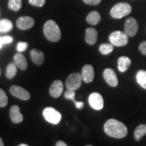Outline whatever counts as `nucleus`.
Masks as SVG:
<instances>
[{"mask_svg":"<svg viewBox=\"0 0 146 146\" xmlns=\"http://www.w3.org/2000/svg\"><path fill=\"white\" fill-rule=\"evenodd\" d=\"M136 79L139 85L143 89H146V71L144 70H139L136 74Z\"/></svg>","mask_w":146,"mask_h":146,"instance_id":"22","label":"nucleus"},{"mask_svg":"<svg viewBox=\"0 0 146 146\" xmlns=\"http://www.w3.org/2000/svg\"><path fill=\"white\" fill-rule=\"evenodd\" d=\"M0 76H1V69H0Z\"/></svg>","mask_w":146,"mask_h":146,"instance_id":"38","label":"nucleus"},{"mask_svg":"<svg viewBox=\"0 0 146 146\" xmlns=\"http://www.w3.org/2000/svg\"><path fill=\"white\" fill-rule=\"evenodd\" d=\"M13 28V24L8 19H2L0 21V33H5L10 32Z\"/></svg>","mask_w":146,"mask_h":146,"instance_id":"21","label":"nucleus"},{"mask_svg":"<svg viewBox=\"0 0 146 146\" xmlns=\"http://www.w3.org/2000/svg\"><path fill=\"white\" fill-rule=\"evenodd\" d=\"M100 52L103 55H108L114 50V45L112 43H102L99 47Z\"/></svg>","mask_w":146,"mask_h":146,"instance_id":"24","label":"nucleus"},{"mask_svg":"<svg viewBox=\"0 0 146 146\" xmlns=\"http://www.w3.org/2000/svg\"><path fill=\"white\" fill-rule=\"evenodd\" d=\"M28 47V43L26 42H19L17 45V50L19 52H23Z\"/></svg>","mask_w":146,"mask_h":146,"instance_id":"29","label":"nucleus"},{"mask_svg":"<svg viewBox=\"0 0 146 146\" xmlns=\"http://www.w3.org/2000/svg\"><path fill=\"white\" fill-rule=\"evenodd\" d=\"M131 64V60L127 56H121L118 60V68L120 72H125Z\"/></svg>","mask_w":146,"mask_h":146,"instance_id":"18","label":"nucleus"},{"mask_svg":"<svg viewBox=\"0 0 146 146\" xmlns=\"http://www.w3.org/2000/svg\"><path fill=\"white\" fill-rule=\"evenodd\" d=\"M124 29H125V33L128 36H134L137 34L139 29L137 22L134 18H129L125 21Z\"/></svg>","mask_w":146,"mask_h":146,"instance_id":"7","label":"nucleus"},{"mask_svg":"<svg viewBox=\"0 0 146 146\" xmlns=\"http://www.w3.org/2000/svg\"><path fill=\"white\" fill-rule=\"evenodd\" d=\"M35 25L34 19L31 16H21L16 21V26L23 31L31 29Z\"/></svg>","mask_w":146,"mask_h":146,"instance_id":"10","label":"nucleus"},{"mask_svg":"<svg viewBox=\"0 0 146 146\" xmlns=\"http://www.w3.org/2000/svg\"><path fill=\"white\" fill-rule=\"evenodd\" d=\"M110 42L116 47L125 46L129 42V36L125 33L120 31L112 32L109 36Z\"/></svg>","mask_w":146,"mask_h":146,"instance_id":"4","label":"nucleus"},{"mask_svg":"<svg viewBox=\"0 0 146 146\" xmlns=\"http://www.w3.org/2000/svg\"><path fill=\"white\" fill-rule=\"evenodd\" d=\"M146 134V125H140L136 127L134 131L135 139L140 141L142 137Z\"/></svg>","mask_w":146,"mask_h":146,"instance_id":"23","label":"nucleus"},{"mask_svg":"<svg viewBox=\"0 0 146 146\" xmlns=\"http://www.w3.org/2000/svg\"><path fill=\"white\" fill-rule=\"evenodd\" d=\"M56 146H68V145H67L66 144L62 141H58L57 143H56Z\"/></svg>","mask_w":146,"mask_h":146,"instance_id":"33","label":"nucleus"},{"mask_svg":"<svg viewBox=\"0 0 146 146\" xmlns=\"http://www.w3.org/2000/svg\"><path fill=\"white\" fill-rule=\"evenodd\" d=\"M31 58L32 61L37 66H41L44 62V54L43 52L37 49H33L30 52Z\"/></svg>","mask_w":146,"mask_h":146,"instance_id":"15","label":"nucleus"},{"mask_svg":"<svg viewBox=\"0 0 146 146\" xmlns=\"http://www.w3.org/2000/svg\"><path fill=\"white\" fill-rule=\"evenodd\" d=\"M104 129L108 135L116 139L124 138L128 133L127 128L125 124L113 118L106 122Z\"/></svg>","mask_w":146,"mask_h":146,"instance_id":"1","label":"nucleus"},{"mask_svg":"<svg viewBox=\"0 0 146 146\" xmlns=\"http://www.w3.org/2000/svg\"><path fill=\"white\" fill-rule=\"evenodd\" d=\"M104 78L106 82L110 86L115 87L118 85V80L114 70L112 68H106L104 71Z\"/></svg>","mask_w":146,"mask_h":146,"instance_id":"11","label":"nucleus"},{"mask_svg":"<svg viewBox=\"0 0 146 146\" xmlns=\"http://www.w3.org/2000/svg\"><path fill=\"white\" fill-rule=\"evenodd\" d=\"M43 115L47 122L53 125H57L62 118L61 114L56 109L51 107H47L43 110Z\"/></svg>","mask_w":146,"mask_h":146,"instance_id":"5","label":"nucleus"},{"mask_svg":"<svg viewBox=\"0 0 146 146\" xmlns=\"http://www.w3.org/2000/svg\"><path fill=\"white\" fill-rule=\"evenodd\" d=\"M84 3L90 5H97L101 3L102 0H83Z\"/></svg>","mask_w":146,"mask_h":146,"instance_id":"31","label":"nucleus"},{"mask_svg":"<svg viewBox=\"0 0 146 146\" xmlns=\"http://www.w3.org/2000/svg\"><path fill=\"white\" fill-rule=\"evenodd\" d=\"M74 96H75V92L74 90H71V89H68L64 94V97L67 100H72L78 109H82L84 106V103L83 102H76Z\"/></svg>","mask_w":146,"mask_h":146,"instance_id":"20","label":"nucleus"},{"mask_svg":"<svg viewBox=\"0 0 146 146\" xmlns=\"http://www.w3.org/2000/svg\"><path fill=\"white\" fill-rule=\"evenodd\" d=\"M83 81L86 83H91L94 81L95 77V72L94 67L91 65L86 64L83 67L81 72Z\"/></svg>","mask_w":146,"mask_h":146,"instance_id":"12","label":"nucleus"},{"mask_svg":"<svg viewBox=\"0 0 146 146\" xmlns=\"http://www.w3.org/2000/svg\"><path fill=\"white\" fill-rule=\"evenodd\" d=\"M10 119L14 123L18 124L23 120V115L20 112V108L18 106H13L10 110Z\"/></svg>","mask_w":146,"mask_h":146,"instance_id":"16","label":"nucleus"},{"mask_svg":"<svg viewBox=\"0 0 146 146\" xmlns=\"http://www.w3.org/2000/svg\"><path fill=\"white\" fill-rule=\"evenodd\" d=\"M82 81L83 78L81 74L78 72L72 73L68 76L66 81V86L68 89L75 91L81 87Z\"/></svg>","mask_w":146,"mask_h":146,"instance_id":"6","label":"nucleus"},{"mask_svg":"<svg viewBox=\"0 0 146 146\" xmlns=\"http://www.w3.org/2000/svg\"><path fill=\"white\" fill-rule=\"evenodd\" d=\"M0 146H4V144H3L2 139L0 137Z\"/></svg>","mask_w":146,"mask_h":146,"instance_id":"35","label":"nucleus"},{"mask_svg":"<svg viewBox=\"0 0 146 146\" xmlns=\"http://www.w3.org/2000/svg\"><path fill=\"white\" fill-rule=\"evenodd\" d=\"M2 40L3 44H7V43H10L11 42H12L13 39H12V36H5L2 37Z\"/></svg>","mask_w":146,"mask_h":146,"instance_id":"32","label":"nucleus"},{"mask_svg":"<svg viewBox=\"0 0 146 146\" xmlns=\"http://www.w3.org/2000/svg\"><path fill=\"white\" fill-rule=\"evenodd\" d=\"M86 21L89 25H96L101 21V15L97 11H92L87 15Z\"/></svg>","mask_w":146,"mask_h":146,"instance_id":"19","label":"nucleus"},{"mask_svg":"<svg viewBox=\"0 0 146 146\" xmlns=\"http://www.w3.org/2000/svg\"><path fill=\"white\" fill-rule=\"evenodd\" d=\"M43 33L47 39L52 42H58L61 39V31L56 22L50 20L43 26Z\"/></svg>","mask_w":146,"mask_h":146,"instance_id":"2","label":"nucleus"},{"mask_svg":"<svg viewBox=\"0 0 146 146\" xmlns=\"http://www.w3.org/2000/svg\"><path fill=\"white\" fill-rule=\"evenodd\" d=\"M132 11V7L130 4L125 2L116 3L110 10V15L115 19H120L127 16Z\"/></svg>","mask_w":146,"mask_h":146,"instance_id":"3","label":"nucleus"},{"mask_svg":"<svg viewBox=\"0 0 146 146\" xmlns=\"http://www.w3.org/2000/svg\"><path fill=\"white\" fill-rule=\"evenodd\" d=\"M30 4L36 7H43L45 3V0H29Z\"/></svg>","mask_w":146,"mask_h":146,"instance_id":"28","label":"nucleus"},{"mask_svg":"<svg viewBox=\"0 0 146 146\" xmlns=\"http://www.w3.org/2000/svg\"><path fill=\"white\" fill-rule=\"evenodd\" d=\"M64 90L63 83L60 80H56L53 82L50 87V96L54 98H59L62 94Z\"/></svg>","mask_w":146,"mask_h":146,"instance_id":"13","label":"nucleus"},{"mask_svg":"<svg viewBox=\"0 0 146 146\" xmlns=\"http://www.w3.org/2000/svg\"><path fill=\"white\" fill-rule=\"evenodd\" d=\"M86 146H93V145H86Z\"/></svg>","mask_w":146,"mask_h":146,"instance_id":"37","label":"nucleus"},{"mask_svg":"<svg viewBox=\"0 0 146 146\" xmlns=\"http://www.w3.org/2000/svg\"><path fill=\"white\" fill-rule=\"evenodd\" d=\"M22 7V0H9L8 8L10 10L17 12Z\"/></svg>","mask_w":146,"mask_h":146,"instance_id":"26","label":"nucleus"},{"mask_svg":"<svg viewBox=\"0 0 146 146\" xmlns=\"http://www.w3.org/2000/svg\"><path fill=\"white\" fill-rule=\"evenodd\" d=\"M8 97L2 89H0V107L4 108L8 104Z\"/></svg>","mask_w":146,"mask_h":146,"instance_id":"27","label":"nucleus"},{"mask_svg":"<svg viewBox=\"0 0 146 146\" xmlns=\"http://www.w3.org/2000/svg\"><path fill=\"white\" fill-rule=\"evenodd\" d=\"M16 66L14 63H10L6 68V72H5V75L6 77L11 79V78H14L15 76L16 72H17V69H16Z\"/></svg>","mask_w":146,"mask_h":146,"instance_id":"25","label":"nucleus"},{"mask_svg":"<svg viewBox=\"0 0 146 146\" xmlns=\"http://www.w3.org/2000/svg\"><path fill=\"white\" fill-rule=\"evenodd\" d=\"M89 103L91 108L96 110H100L104 108L103 97L98 93H93L89 97Z\"/></svg>","mask_w":146,"mask_h":146,"instance_id":"9","label":"nucleus"},{"mask_svg":"<svg viewBox=\"0 0 146 146\" xmlns=\"http://www.w3.org/2000/svg\"><path fill=\"white\" fill-rule=\"evenodd\" d=\"M98 33L96 29L88 28L85 31V41L88 45L96 44L98 41Z\"/></svg>","mask_w":146,"mask_h":146,"instance_id":"14","label":"nucleus"},{"mask_svg":"<svg viewBox=\"0 0 146 146\" xmlns=\"http://www.w3.org/2000/svg\"><path fill=\"white\" fill-rule=\"evenodd\" d=\"M18 146H29V145H27V144H25V143H22V144H20Z\"/></svg>","mask_w":146,"mask_h":146,"instance_id":"36","label":"nucleus"},{"mask_svg":"<svg viewBox=\"0 0 146 146\" xmlns=\"http://www.w3.org/2000/svg\"><path fill=\"white\" fill-rule=\"evenodd\" d=\"M139 50L143 56H146V41H142L139 46Z\"/></svg>","mask_w":146,"mask_h":146,"instance_id":"30","label":"nucleus"},{"mask_svg":"<svg viewBox=\"0 0 146 146\" xmlns=\"http://www.w3.org/2000/svg\"><path fill=\"white\" fill-rule=\"evenodd\" d=\"M14 61L16 66L19 68L21 70H27V67H28V63H27V59L23 54H20V53L16 54L14 56Z\"/></svg>","mask_w":146,"mask_h":146,"instance_id":"17","label":"nucleus"},{"mask_svg":"<svg viewBox=\"0 0 146 146\" xmlns=\"http://www.w3.org/2000/svg\"><path fill=\"white\" fill-rule=\"evenodd\" d=\"M3 45V43L2 37H1V36H0V49L1 48V47H2Z\"/></svg>","mask_w":146,"mask_h":146,"instance_id":"34","label":"nucleus"},{"mask_svg":"<svg viewBox=\"0 0 146 146\" xmlns=\"http://www.w3.org/2000/svg\"><path fill=\"white\" fill-rule=\"evenodd\" d=\"M10 92L15 98L22 100H25V101L29 100L31 98V95L28 91H27L23 87L17 86V85H13L11 87Z\"/></svg>","mask_w":146,"mask_h":146,"instance_id":"8","label":"nucleus"}]
</instances>
